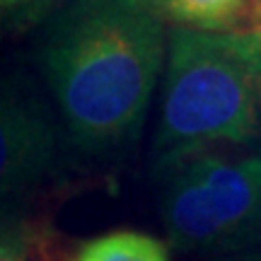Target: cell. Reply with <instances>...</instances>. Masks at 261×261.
Instances as JSON below:
<instances>
[{
	"instance_id": "obj_7",
	"label": "cell",
	"mask_w": 261,
	"mask_h": 261,
	"mask_svg": "<svg viewBox=\"0 0 261 261\" xmlns=\"http://www.w3.org/2000/svg\"><path fill=\"white\" fill-rule=\"evenodd\" d=\"M48 3H22V0H0V41L12 29L27 27L46 12Z\"/></svg>"
},
{
	"instance_id": "obj_8",
	"label": "cell",
	"mask_w": 261,
	"mask_h": 261,
	"mask_svg": "<svg viewBox=\"0 0 261 261\" xmlns=\"http://www.w3.org/2000/svg\"><path fill=\"white\" fill-rule=\"evenodd\" d=\"M24 227L0 218V261H37Z\"/></svg>"
},
{
	"instance_id": "obj_5",
	"label": "cell",
	"mask_w": 261,
	"mask_h": 261,
	"mask_svg": "<svg viewBox=\"0 0 261 261\" xmlns=\"http://www.w3.org/2000/svg\"><path fill=\"white\" fill-rule=\"evenodd\" d=\"M160 15L179 27L205 32H261L259 0H152Z\"/></svg>"
},
{
	"instance_id": "obj_1",
	"label": "cell",
	"mask_w": 261,
	"mask_h": 261,
	"mask_svg": "<svg viewBox=\"0 0 261 261\" xmlns=\"http://www.w3.org/2000/svg\"><path fill=\"white\" fill-rule=\"evenodd\" d=\"M165 41L152 0H73L54 19L41 70L75 148L107 158L138 140Z\"/></svg>"
},
{
	"instance_id": "obj_9",
	"label": "cell",
	"mask_w": 261,
	"mask_h": 261,
	"mask_svg": "<svg viewBox=\"0 0 261 261\" xmlns=\"http://www.w3.org/2000/svg\"><path fill=\"white\" fill-rule=\"evenodd\" d=\"M215 261H261V244L259 247H252V249H244V252H234V254L218 256Z\"/></svg>"
},
{
	"instance_id": "obj_2",
	"label": "cell",
	"mask_w": 261,
	"mask_h": 261,
	"mask_svg": "<svg viewBox=\"0 0 261 261\" xmlns=\"http://www.w3.org/2000/svg\"><path fill=\"white\" fill-rule=\"evenodd\" d=\"M259 128L261 32L174 29L152 138L155 169L167 172L218 143H252Z\"/></svg>"
},
{
	"instance_id": "obj_6",
	"label": "cell",
	"mask_w": 261,
	"mask_h": 261,
	"mask_svg": "<svg viewBox=\"0 0 261 261\" xmlns=\"http://www.w3.org/2000/svg\"><path fill=\"white\" fill-rule=\"evenodd\" d=\"M73 261H169V254L152 234L116 230L85 242Z\"/></svg>"
},
{
	"instance_id": "obj_4",
	"label": "cell",
	"mask_w": 261,
	"mask_h": 261,
	"mask_svg": "<svg viewBox=\"0 0 261 261\" xmlns=\"http://www.w3.org/2000/svg\"><path fill=\"white\" fill-rule=\"evenodd\" d=\"M56 160V126L24 77L0 80V203L29 194Z\"/></svg>"
},
{
	"instance_id": "obj_3",
	"label": "cell",
	"mask_w": 261,
	"mask_h": 261,
	"mask_svg": "<svg viewBox=\"0 0 261 261\" xmlns=\"http://www.w3.org/2000/svg\"><path fill=\"white\" fill-rule=\"evenodd\" d=\"M162 223L184 254L244 252L261 244V152L203 150L165 172Z\"/></svg>"
},
{
	"instance_id": "obj_10",
	"label": "cell",
	"mask_w": 261,
	"mask_h": 261,
	"mask_svg": "<svg viewBox=\"0 0 261 261\" xmlns=\"http://www.w3.org/2000/svg\"><path fill=\"white\" fill-rule=\"evenodd\" d=\"M22 3H48V0H22Z\"/></svg>"
}]
</instances>
